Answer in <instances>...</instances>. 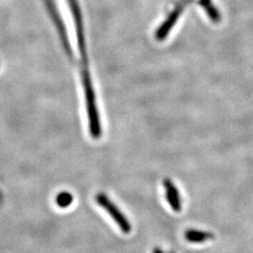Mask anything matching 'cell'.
Wrapping results in <instances>:
<instances>
[{
  "label": "cell",
  "instance_id": "cell-5",
  "mask_svg": "<svg viewBox=\"0 0 253 253\" xmlns=\"http://www.w3.org/2000/svg\"><path fill=\"white\" fill-rule=\"evenodd\" d=\"M153 253H164L160 248H155L154 249Z\"/></svg>",
  "mask_w": 253,
  "mask_h": 253
},
{
  "label": "cell",
  "instance_id": "cell-1",
  "mask_svg": "<svg viewBox=\"0 0 253 253\" xmlns=\"http://www.w3.org/2000/svg\"><path fill=\"white\" fill-rule=\"evenodd\" d=\"M95 200L97 204L100 206V208H103L113 220L118 224L119 229L124 233V234H129L131 231V225L128 221V219L125 217V215L118 209V207L109 199L108 196L104 193H99L96 195Z\"/></svg>",
  "mask_w": 253,
  "mask_h": 253
},
{
  "label": "cell",
  "instance_id": "cell-2",
  "mask_svg": "<svg viewBox=\"0 0 253 253\" xmlns=\"http://www.w3.org/2000/svg\"><path fill=\"white\" fill-rule=\"evenodd\" d=\"M163 187L165 189V197L171 208L174 212H180L182 210V200L177 188L169 178H165L163 180Z\"/></svg>",
  "mask_w": 253,
  "mask_h": 253
},
{
  "label": "cell",
  "instance_id": "cell-4",
  "mask_svg": "<svg viewBox=\"0 0 253 253\" xmlns=\"http://www.w3.org/2000/svg\"><path fill=\"white\" fill-rule=\"evenodd\" d=\"M56 205L61 208H69L73 202V196L72 193L63 191L57 194L56 198H55Z\"/></svg>",
  "mask_w": 253,
  "mask_h": 253
},
{
  "label": "cell",
  "instance_id": "cell-3",
  "mask_svg": "<svg viewBox=\"0 0 253 253\" xmlns=\"http://www.w3.org/2000/svg\"><path fill=\"white\" fill-rule=\"evenodd\" d=\"M213 238L214 235L206 231L190 229L185 232V239L190 243H204Z\"/></svg>",
  "mask_w": 253,
  "mask_h": 253
}]
</instances>
